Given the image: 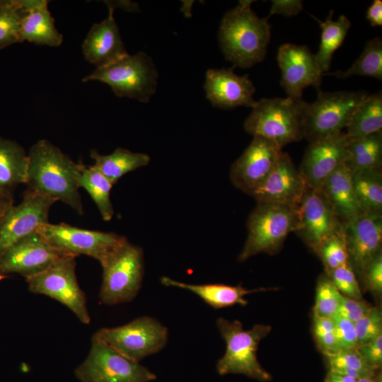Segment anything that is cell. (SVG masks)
Here are the masks:
<instances>
[{
	"mask_svg": "<svg viewBox=\"0 0 382 382\" xmlns=\"http://www.w3.org/2000/svg\"><path fill=\"white\" fill-rule=\"evenodd\" d=\"M298 221L297 209L288 206L257 203L247 220L248 236L239 261L259 253H277L286 236L294 232Z\"/></svg>",
	"mask_w": 382,
	"mask_h": 382,
	"instance_id": "8992f818",
	"label": "cell"
},
{
	"mask_svg": "<svg viewBox=\"0 0 382 382\" xmlns=\"http://www.w3.org/2000/svg\"><path fill=\"white\" fill-rule=\"evenodd\" d=\"M295 233L316 253L320 245L342 231V224L320 190L308 188L297 208Z\"/></svg>",
	"mask_w": 382,
	"mask_h": 382,
	"instance_id": "4fadbf2b",
	"label": "cell"
},
{
	"mask_svg": "<svg viewBox=\"0 0 382 382\" xmlns=\"http://www.w3.org/2000/svg\"><path fill=\"white\" fill-rule=\"evenodd\" d=\"M369 93L364 91L324 92L318 90L316 100L305 101L304 137L310 142L342 132Z\"/></svg>",
	"mask_w": 382,
	"mask_h": 382,
	"instance_id": "52a82bcc",
	"label": "cell"
},
{
	"mask_svg": "<svg viewBox=\"0 0 382 382\" xmlns=\"http://www.w3.org/2000/svg\"><path fill=\"white\" fill-rule=\"evenodd\" d=\"M332 13L333 11H331L323 22L314 18L321 28L319 49L315 55L323 74L328 72L332 55L343 43L352 25L345 15H341L337 20H333Z\"/></svg>",
	"mask_w": 382,
	"mask_h": 382,
	"instance_id": "f1b7e54d",
	"label": "cell"
},
{
	"mask_svg": "<svg viewBox=\"0 0 382 382\" xmlns=\"http://www.w3.org/2000/svg\"><path fill=\"white\" fill-rule=\"evenodd\" d=\"M253 1H239L221 19L219 40L225 58L236 66L249 68L264 59L271 37L268 18L251 9Z\"/></svg>",
	"mask_w": 382,
	"mask_h": 382,
	"instance_id": "7a4b0ae2",
	"label": "cell"
},
{
	"mask_svg": "<svg viewBox=\"0 0 382 382\" xmlns=\"http://www.w3.org/2000/svg\"><path fill=\"white\" fill-rule=\"evenodd\" d=\"M76 257L66 255L46 270L25 280L30 292L57 301L71 310L82 323L89 324L86 296L76 274Z\"/></svg>",
	"mask_w": 382,
	"mask_h": 382,
	"instance_id": "8fae6325",
	"label": "cell"
},
{
	"mask_svg": "<svg viewBox=\"0 0 382 382\" xmlns=\"http://www.w3.org/2000/svg\"><path fill=\"white\" fill-rule=\"evenodd\" d=\"M346 163L352 170L381 168L382 132L348 139Z\"/></svg>",
	"mask_w": 382,
	"mask_h": 382,
	"instance_id": "1f68e13d",
	"label": "cell"
},
{
	"mask_svg": "<svg viewBox=\"0 0 382 382\" xmlns=\"http://www.w3.org/2000/svg\"><path fill=\"white\" fill-rule=\"evenodd\" d=\"M328 273L330 279L342 295L354 299L361 298L360 288L349 262L330 270Z\"/></svg>",
	"mask_w": 382,
	"mask_h": 382,
	"instance_id": "f35d334b",
	"label": "cell"
},
{
	"mask_svg": "<svg viewBox=\"0 0 382 382\" xmlns=\"http://www.w3.org/2000/svg\"><path fill=\"white\" fill-rule=\"evenodd\" d=\"M158 72L145 52L127 54L106 66L96 68L83 82L96 81L108 85L118 97L148 103L156 93Z\"/></svg>",
	"mask_w": 382,
	"mask_h": 382,
	"instance_id": "5b68a950",
	"label": "cell"
},
{
	"mask_svg": "<svg viewBox=\"0 0 382 382\" xmlns=\"http://www.w3.org/2000/svg\"><path fill=\"white\" fill-rule=\"evenodd\" d=\"M23 15L21 23L19 42L59 47L63 35L57 30L54 18L46 0H18Z\"/></svg>",
	"mask_w": 382,
	"mask_h": 382,
	"instance_id": "603a6c76",
	"label": "cell"
},
{
	"mask_svg": "<svg viewBox=\"0 0 382 382\" xmlns=\"http://www.w3.org/2000/svg\"><path fill=\"white\" fill-rule=\"evenodd\" d=\"M366 19L373 27L382 25V1L374 0L366 11Z\"/></svg>",
	"mask_w": 382,
	"mask_h": 382,
	"instance_id": "bcb514c9",
	"label": "cell"
},
{
	"mask_svg": "<svg viewBox=\"0 0 382 382\" xmlns=\"http://www.w3.org/2000/svg\"><path fill=\"white\" fill-rule=\"evenodd\" d=\"M354 327L357 347L375 339L382 334V316L380 309L371 307L367 313L354 323Z\"/></svg>",
	"mask_w": 382,
	"mask_h": 382,
	"instance_id": "74e56055",
	"label": "cell"
},
{
	"mask_svg": "<svg viewBox=\"0 0 382 382\" xmlns=\"http://www.w3.org/2000/svg\"><path fill=\"white\" fill-rule=\"evenodd\" d=\"M13 205V195L0 193V218Z\"/></svg>",
	"mask_w": 382,
	"mask_h": 382,
	"instance_id": "c3c4849f",
	"label": "cell"
},
{
	"mask_svg": "<svg viewBox=\"0 0 382 382\" xmlns=\"http://www.w3.org/2000/svg\"><path fill=\"white\" fill-rule=\"evenodd\" d=\"M374 382H382L381 375L378 376L376 379H374Z\"/></svg>",
	"mask_w": 382,
	"mask_h": 382,
	"instance_id": "816d5d0a",
	"label": "cell"
},
{
	"mask_svg": "<svg viewBox=\"0 0 382 382\" xmlns=\"http://www.w3.org/2000/svg\"><path fill=\"white\" fill-rule=\"evenodd\" d=\"M108 7V16L93 24L81 45L85 59L96 68L110 64L128 52L113 16L114 8Z\"/></svg>",
	"mask_w": 382,
	"mask_h": 382,
	"instance_id": "7402d4cb",
	"label": "cell"
},
{
	"mask_svg": "<svg viewBox=\"0 0 382 382\" xmlns=\"http://www.w3.org/2000/svg\"><path fill=\"white\" fill-rule=\"evenodd\" d=\"M79 187H82L89 194L104 221H110L114 214L110 199L112 183L93 165L86 166L79 162L76 176Z\"/></svg>",
	"mask_w": 382,
	"mask_h": 382,
	"instance_id": "83f0119b",
	"label": "cell"
},
{
	"mask_svg": "<svg viewBox=\"0 0 382 382\" xmlns=\"http://www.w3.org/2000/svg\"><path fill=\"white\" fill-rule=\"evenodd\" d=\"M333 76L347 79L353 76H362L382 80V39L381 37L369 40L355 62L346 71L325 73L323 76Z\"/></svg>",
	"mask_w": 382,
	"mask_h": 382,
	"instance_id": "d6a6232c",
	"label": "cell"
},
{
	"mask_svg": "<svg viewBox=\"0 0 382 382\" xmlns=\"http://www.w3.org/2000/svg\"><path fill=\"white\" fill-rule=\"evenodd\" d=\"M304 103L302 98H262L252 108L244 129L248 134L270 140L282 149L304 137Z\"/></svg>",
	"mask_w": 382,
	"mask_h": 382,
	"instance_id": "3957f363",
	"label": "cell"
},
{
	"mask_svg": "<svg viewBox=\"0 0 382 382\" xmlns=\"http://www.w3.org/2000/svg\"><path fill=\"white\" fill-rule=\"evenodd\" d=\"M356 382H374L373 377H365L357 380Z\"/></svg>",
	"mask_w": 382,
	"mask_h": 382,
	"instance_id": "f907efd6",
	"label": "cell"
},
{
	"mask_svg": "<svg viewBox=\"0 0 382 382\" xmlns=\"http://www.w3.org/2000/svg\"><path fill=\"white\" fill-rule=\"evenodd\" d=\"M317 253L320 256L328 272L349 262V256L342 229L319 248Z\"/></svg>",
	"mask_w": 382,
	"mask_h": 382,
	"instance_id": "d590c367",
	"label": "cell"
},
{
	"mask_svg": "<svg viewBox=\"0 0 382 382\" xmlns=\"http://www.w3.org/2000/svg\"><path fill=\"white\" fill-rule=\"evenodd\" d=\"M282 153V149L276 143L253 137L231 167V183L236 188L251 196L274 168Z\"/></svg>",
	"mask_w": 382,
	"mask_h": 382,
	"instance_id": "9a60e30c",
	"label": "cell"
},
{
	"mask_svg": "<svg viewBox=\"0 0 382 382\" xmlns=\"http://www.w3.org/2000/svg\"><path fill=\"white\" fill-rule=\"evenodd\" d=\"M330 370L353 369L374 376V370L361 356L357 348L325 354Z\"/></svg>",
	"mask_w": 382,
	"mask_h": 382,
	"instance_id": "8d00e7d4",
	"label": "cell"
},
{
	"mask_svg": "<svg viewBox=\"0 0 382 382\" xmlns=\"http://www.w3.org/2000/svg\"><path fill=\"white\" fill-rule=\"evenodd\" d=\"M349 262L362 272L379 253L382 243V214H361L342 224Z\"/></svg>",
	"mask_w": 382,
	"mask_h": 382,
	"instance_id": "ffe728a7",
	"label": "cell"
},
{
	"mask_svg": "<svg viewBox=\"0 0 382 382\" xmlns=\"http://www.w3.org/2000/svg\"><path fill=\"white\" fill-rule=\"evenodd\" d=\"M216 323L226 344V352L216 364L217 372L220 375L243 374L263 382L272 380V376L257 358L259 343L270 332L272 327L257 324L246 330L240 321L223 318H218Z\"/></svg>",
	"mask_w": 382,
	"mask_h": 382,
	"instance_id": "277c9868",
	"label": "cell"
},
{
	"mask_svg": "<svg viewBox=\"0 0 382 382\" xmlns=\"http://www.w3.org/2000/svg\"><path fill=\"white\" fill-rule=\"evenodd\" d=\"M352 183L362 212L382 214L381 168L352 170Z\"/></svg>",
	"mask_w": 382,
	"mask_h": 382,
	"instance_id": "4dcf8cb0",
	"label": "cell"
},
{
	"mask_svg": "<svg viewBox=\"0 0 382 382\" xmlns=\"http://www.w3.org/2000/svg\"><path fill=\"white\" fill-rule=\"evenodd\" d=\"M357 349L365 361L374 369L382 364V334L369 342L357 347Z\"/></svg>",
	"mask_w": 382,
	"mask_h": 382,
	"instance_id": "7bdbcfd3",
	"label": "cell"
},
{
	"mask_svg": "<svg viewBox=\"0 0 382 382\" xmlns=\"http://www.w3.org/2000/svg\"><path fill=\"white\" fill-rule=\"evenodd\" d=\"M100 265L103 279L99 297L103 303L116 305L135 298L144 275L141 247L127 241Z\"/></svg>",
	"mask_w": 382,
	"mask_h": 382,
	"instance_id": "ba28073f",
	"label": "cell"
},
{
	"mask_svg": "<svg viewBox=\"0 0 382 382\" xmlns=\"http://www.w3.org/2000/svg\"><path fill=\"white\" fill-rule=\"evenodd\" d=\"M277 62L281 69V85L287 97L302 98L305 88L313 86L320 89L323 74L316 55L306 45L286 43L277 52Z\"/></svg>",
	"mask_w": 382,
	"mask_h": 382,
	"instance_id": "ac0fdd59",
	"label": "cell"
},
{
	"mask_svg": "<svg viewBox=\"0 0 382 382\" xmlns=\"http://www.w3.org/2000/svg\"><path fill=\"white\" fill-rule=\"evenodd\" d=\"M74 373L81 382H150L156 378L139 362L94 338L88 357Z\"/></svg>",
	"mask_w": 382,
	"mask_h": 382,
	"instance_id": "7c38bea8",
	"label": "cell"
},
{
	"mask_svg": "<svg viewBox=\"0 0 382 382\" xmlns=\"http://www.w3.org/2000/svg\"><path fill=\"white\" fill-rule=\"evenodd\" d=\"M371 308L359 299H352L342 294L337 315L355 323L367 313Z\"/></svg>",
	"mask_w": 382,
	"mask_h": 382,
	"instance_id": "b9f144b4",
	"label": "cell"
},
{
	"mask_svg": "<svg viewBox=\"0 0 382 382\" xmlns=\"http://www.w3.org/2000/svg\"><path fill=\"white\" fill-rule=\"evenodd\" d=\"M368 286L374 291L381 293L382 291V256L381 253L377 255L364 268L361 272Z\"/></svg>",
	"mask_w": 382,
	"mask_h": 382,
	"instance_id": "ee69618b",
	"label": "cell"
},
{
	"mask_svg": "<svg viewBox=\"0 0 382 382\" xmlns=\"http://www.w3.org/2000/svg\"><path fill=\"white\" fill-rule=\"evenodd\" d=\"M90 156L94 161L93 166L113 185L129 172L147 166L151 160L146 154L132 152L121 147L108 155L100 154L96 149H91Z\"/></svg>",
	"mask_w": 382,
	"mask_h": 382,
	"instance_id": "4316f807",
	"label": "cell"
},
{
	"mask_svg": "<svg viewBox=\"0 0 382 382\" xmlns=\"http://www.w3.org/2000/svg\"><path fill=\"white\" fill-rule=\"evenodd\" d=\"M68 255L50 245L36 231L17 241L3 254L0 257V272L17 273L27 279Z\"/></svg>",
	"mask_w": 382,
	"mask_h": 382,
	"instance_id": "2e32d148",
	"label": "cell"
},
{
	"mask_svg": "<svg viewBox=\"0 0 382 382\" xmlns=\"http://www.w3.org/2000/svg\"><path fill=\"white\" fill-rule=\"evenodd\" d=\"M341 296L330 279L323 278L316 289L314 316L330 318L337 316Z\"/></svg>",
	"mask_w": 382,
	"mask_h": 382,
	"instance_id": "e575fe53",
	"label": "cell"
},
{
	"mask_svg": "<svg viewBox=\"0 0 382 382\" xmlns=\"http://www.w3.org/2000/svg\"><path fill=\"white\" fill-rule=\"evenodd\" d=\"M306 183L291 157L283 152L274 168L253 192L257 203L284 205L297 209L306 192Z\"/></svg>",
	"mask_w": 382,
	"mask_h": 382,
	"instance_id": "d6986e66",
	"label": "cell"
},
{
	"mask_svg": "<svg viewBox=\"0 0 382 382\" xmlns=\"http://www.w3.org/2000/svg\"><path fill=\"white\" fill-rule=\"evenodd\" d=\"M347 142L344 132L310 142L299 168L308 188L320 189L327 178L346 163Z\"/></svg>",
	"mask_w": 382,
	"mask_h": 382,
	"instance_id": "e0dca14e",
	"label": "cell"
},
{
	"mask_svg": "<svg viewBox=\"0 0 382 382\" xmlns=\"http://www.w3.org/2000/svg\"><path fill=\"white\" fill-rule=\"evenodd\" d=\"M92 338L139 362L164 347L168 330L156 319L142 316L121 326L101 328Z\"/></svg>",
	"mask_w": 382,
	"mask_h": 382,
	"instance_id": "30bf717a",
	"label": "cell"
},
{
	"mask_svg": "<svg viewBox=\"0 0 382 382\" xmlns=\"http://www.w3.org/2000/svg\"><path fill=\"white\" fill-rule=\"evenodd\" d=\"M56 202L26 190L21 202L0 218V257L17 241L48 223L50 209Z\"/></svg>",
	"mask_w": 382,
	"mask_h": 382,
	"instance_id": "5bb4252c",
	"label": "cell"
},
{
	"mask_svg": "<svg viewBox=\"0 0 382 382\" xmlns=\"http://www.w3.org/2000/svg\"><path fill=\"white\" fill-rule=\"evenodd\" d=\"M204 90L207 99L217 108H253L257 102L253 98L255 88L248 75L238 76L232 68L208 69Z\"/></svg>",
	"mask_w": 382,
	"mask_h": 382,
	"instance_id": "44dd1931",
	"label": "cell"
},
{
	"mask_svg": "<svg viewBox=\"0 0 382 382\" xmlns=\"http://www.w3.org/2000/svg\"><path fill=\"white\" fill-rule=\"evenodd\" d=\"M269 16L279 14L291 17L299 14L303 9L301 0H272Z\"/></svg>",
	"mask_w": 382,
	"mask_h": 382,
	"instance_id": "f6af8a7d",
	"label": "cell"
},
{
	"mask_svg": "<svg viewBox=\"0 0 382 382\" xmlns=\"http://www.w3.org/2000/svg\"><path fill=\"white\" fill-rule=\"evenodd\" d=\"M319 190L341 224L363 214L354 190L352 170L346 163L335 170Z\"/></svg>",
	"mask_w": 382,
	"mask_h": 382,
	"instance_id": "cb8c5ba5",
	"label": "cell"
},
{
	"mask_svg": "<svg viewBox=\"0 0 382 382\" xmlns=\"http://www.w3.org/2000/svg\"><path fill=\"white\" fill-rule=\"evenodd\" d=\"M6 276L0 272V281L4 279Z\"/></svg>",
	"mask_w": 382,
	"mask_h": 382,
	"instance_id": "f5cc1de1",
	"label": "cell"
},
{
	"mask_svg": "<svg viewBox=\"0 0 382 382\" xmlns=\"http://www.w3.org/2000/svg\"><path fill=\"white\" fill-rule=\"evenodd\" d=\"M23 15L18 0H0V50L19 42Z\"/></svg>",
	"mask_w": 382,
	"mask_h": 382,
	"instance_id": "836d02e7",
	"label": "cell"
},
{
	"mask_svg": "<svg viewBox=\"0 0 382 382\" xmlns=\"http://www.w3.org/2000/svg\"><path fill=\"white\" fill-rule=\"evenodd\" d=\"M28 156L13 140L0 137V193L13 195L16 187L26 182Z\"/></svg>",
	"mask_w": 382,
	"mask_h": 382,
	"instance_id": "484cf974",
	"label": "cell"
},
{
	"mask_svg": "<svg viewBox=\"0 0 382 382\" xmlns=\"http://www.w3.org/2000/svg\"><path fill=\"white\" fill-rule=\"evenodd\" d=\"M357 379L330 371L328 374L326 382H356Z\"/></svg>",
	"mask_w": 382,
	"mask_h": 382,
	"instance_id": "681fc988",
	"label": "cell"
},
{
	"mask_svg": "<svg viewBox=\"0 0 382 382\" xmlns=\"http://www.w3.org/2000/svg\"><path fill=\"white\" fill-rule=\"evenodd\" d=\"M314 335L324 354L339 351L332 318L314 316Z\"/></svg>",
	"mask_w": 382,
	"mask_h": 382,
	"instance_id": "ab89813d",
	"label": "cell"
},
{
	"mask_svg": "<svg viewBox=\"0 0 382 382\" xmlns=\"http://www.w3.org/2000/svg\"><path fill=\"white\" fill-rule=\"evenodd\" d=\"M108 6H110L114 9L120 7L127 11L135 12L139 9V5L136 3L128 1H104Z\"/></svg>",
	"mask_w": 382,
	"mask_h": 382,
	"instance_id": "7dc6e473",
	"label": "cell"
},
{
	"mask_svg": "<svg viewBox=\"0 0 382 382\" xmlns=\"http://www.w3.org/2000/svg\"><path fill=\"white\" fill-rule=\"evenodd\" d=\"M25 184L27 190L61 201L79 214L83 207L76 176L79 163L47 139H40L30 149Z\"/></svg>",
	"mask_w": 382,
	"mask_h": 382,
	"instance_id": "6da1fadb",
	"label": "cell"
},
{
	"mask_svg": "<svg viewBox=\"0 0 382 382\" xmlns=\"http://www.w3.org/2000/svg\"><path fill=\"white\" fill-rule=\"evenodd\" d=\"M382 132L381 91L368 94L354 111L347 127L348 139L368 136Z\"/></svg>",
	"mask_w": 382,
	"mask_h": 382,
	"instance_id": "f546056e",
	"label": "cell"
},
{
	"mask_svg": "<svg viewBox=\"0 0 382 382\" xmlns=\"http://www.w3.org/2000/svg\"><path fill=\"white\" fill-rule=\"evenodd\" d=\"M37 231L55 249L75 257L85 255L100 264L128 241L114 232L83 229L66 223L48 222L40 225Z\"/></svg>",
	"mask_w": 382,
	"mask_h": 382,
	"instance_id": "9c48e42d",
	"label": "cell"
},
{
	"mask_svg": "<svg viewBox=\"0 0 382 382\" xmlns=\"http://www.w3.org/2000/svg\"><path fill=\"white\" fill-rule=\"evenodd\" d=\"M335 325V334L339 350L357 348V339L354 323L335 316L332 318Z\"/></svg>",
	"mask_w": 382,
	"mask_h": 382,
	"instance_id": "60d3db41",
	"label": "cell"
},
{
	"mask_svg": "<svg viewBox=\"0 0 382 382\" xmlns=\"http://www.w3.org/2000/svg\"><path fill=\"white\" fill-rule=\"evenodd\" d=\"M161 282L167 286H175L189 290L199 296L206 303L215 308L231 306L235 304L245 306L248 303V301L244 298L245 295L270 289L260 288L249 290L241 286H230L222 284H190L174 280L168 277H162Z\"/></svg>",
	"mask_w": 382,
	"mask_h": 382,
	"instance_id": "d4e9b609",
	"label": "cell"
}]
</instances>
